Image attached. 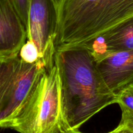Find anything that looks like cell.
<instances>
[{"label": "cell", "mask_w": 133, "mask_h": 133, "mask_svg": "<svg viewBox=\"0 0 133 133\" xmlns=\"http://www.w3.org/2000/svg\"><path fill=\"white\" fill-rule=\"evenodd\" d=\"M11 129L19 133L65 131L57 66L46 70L23 105Z\"/></svg>", "instance_id": "3"}, {"label": "cell", "mask_w": 133, "mask_h": 133, "mask_svg": "<svg viewBox=\"0 0 133 133\" xmlns=\"http://www.w3.org/2000/svg\"><path fill=\"white\" fill-rule=\"evenodd\" d=\"M46 70L41 60L29 64L19 54L0 57V129L11 128L29 95Z\"/></svg>", "instance_id": "4"}, {"label": "cell", "mask_w": 133, "mask_h": 133, "mask_svg": "<svg viewBox=\"0 0 133 133\" xmlns=\"http://www.w3.org/2000/svg\"><path fill=\"white\" fill-rule=\"evenodd\" d=\"M61 133H82V132H80L78 129V130H68V131H64V132H61ZM108 133H110V132H108Z\"/></svg>", "instance_id": "14"}, {"label": "cell", "mask_w": 133, "mask_h": 133, "mask_svg": "<svg viewBox=\"0 0 133 133\" xmlns=\"http://www.w3.org/2000/svg\"><path fill=\"white\" fill-rule=\"evenodd\" d=\"M133 16V0H59L57 49L94 38Z\"/></svg>", "instance_id": "2"}, {"label": "cell", "mask_w": 133, "mask_h": 133, "mask_svg": "<svg viewBox=\"0 0 133 133\" xmlns=\"http://www.w3.org/2000/svg\"><path fill=\"white\" fill-rule=\"evenodd\" d=\"M110 133H133V131L129 129L126 128L125 126L119 124L117 126V128H116L114 130L110 132Z\"/></svg>", "instance_id": "13"}, {"label": "cell", "mask_w": 133, "mask_h": 133, "mask_svg": "<svg viewBox=\"0 0 133 133\" xmlns=\"http://www.w3.org/2000/svg\"><path fill=\"white\" fill-rule=\"evenodd\" d=\"M53 1H54V2L55 3H56V5H58V2H59V0H53Z\"/></svg>", "instance_id": "15"}, {"label": "cell", "mask_w": 133, "mask_h": 133, "mask_svg": "<svg viewBox=\"0 0 133 133\" xmlns=\"http://www.w3.org/2000/svg\"><path fill=\"white\" fill-rule=\"evenodd\" d=\"M27 40L24 25L9 0H0V57L19 54Z\"/></svg>", "instance_id": "8"}, {"label": "cell", "mask_w": 133, "mask_h": 133, "mask_svg": "<svg viewBox=\"0 0 133 133\" xmlns=\"http://www.w3.org/2000/svg\"><path fill=\"white\" fill-rule=\"evenodd\" d=\"M95 61L106 85L116 96L133 83V50L116 52Z\"/></svg>", "instance_id": "7"}, {"label": "cell", "mask_w": 133, "mask_h": 133, "mask_svg": "<svg viewBox=\"0 0 133 133\" xmlns=\"http://www.w3.org/2000/svg\"><path fill=\"white\" fill-rule=\"evenodd\" d=\"M16 12L18 13L22 23L24 25L27 33L28 28V11L30 0H9Z\"/></svg>", "instance_id": "11"}, {"label": "cell", "mask_w": 133, "mask_h": 133, "mask_svg": "<svg viewBox=\"0 0 133 133\" xmlns=\"http://www.w3.org/2000/svg\"><path fill=\"white\" fill-rule=\"evenodd\" d=\"M119 124L133 131V112L122 111V116Z\"/></svg>", "instance_id": "12"}, {"label": "cell", "mask_w": 133, "mask_h": 133, "mask_svg": "<svg viewBox=\"0 0 133 133\" xmlns=\"http://www.w3.org/2000/svg\"><path fill=\"white\" fill-rule=\"evenodd\" d=\"M19 55L27 63L33 64L40 60L37 48L32 41L29 40H27L20 49Z\"/></svg>", "instance_id": "9"}, {"label": "cell", "mask_w": 133, "mask_h": 133, "mask_svg": "<svg viewBox=\"0 0 133 133\" xmlns=\"http://www.w3.org/2000/svg\"><path fill=\"white\" fill-rule=\"evenodd\" d=\"M78 45L89 49L95 61L116 52L133 50V16Z\"/></svg>", "instance_id": "6"}, {"label": "cell", "mask_w": 133, "mask_h": 133, "mask_svg": "<svg viewBox=\"0 0 133 133\" xmlns=\"http://www.w3.org/2000/svg\"><path fill=\"white\" fill-rule=\"evenodd\" d=\"M116 103L119 105L121 111L133 112V83L117 95Z\"/></svg>", "instance_id": "10"}, {"label": "cell", "mask_w": 133, "mask_h": 133, "mask_svg": "<svg viewBox=\"0 0 133 133\" xmlns=\"http://www.w3.org/2000/svg\"><path fill=\"white\" fill-rule=\"evenodd\" d=\"M57 31V5L53 0H30L27 40L37 48L47 70L54 65Z\"/></svg>", "instance_id": "5"}, {"label": "cell", "mask_w": 133, "mask_h": 133, "mask_svg": "<svg viewBox=\"0 0 133 133\" xmlns=\"http://www.w3.org/2000/svg\"><path fill=\"white\" fill-rule=\"evenodd\" d=\"M54 64L59 76L65 131L78 130L109 105L117 96L106 85L89 49L72 45L56 49Z\"/></svg>", "instance_id": "1"}]
</instances>
